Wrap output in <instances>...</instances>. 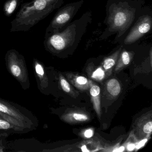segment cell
<instances>
[{"instance_id":"obj_1","label":"cell","mask_w":152,"mask_h":152,"mask_svg":"<svg viewBox=\"0 0 152 152\" xmlns=\"http://www.w3.org/2000/svg\"><path fill=\"white\" fill-rule=\"evenodd\" d=\"M142 0H107L104 23L106 27L99 39L116 34L114 42L121 40L142 14Z\"/></svg>"},{"instance_id":"obj_2","label":"cell","mask_w":152,"mask_h":152,"mask_svg":"<svg viewBox=\"0 0 152 152\" xmlns=\"http://www.w3.org/2000/svg\"><path fill=\"white\" fill-rule=\"evenodd\" d=\"M92 16L91 11H87L60 31L45 34L43 44L46 49L56 55L75 49L91 24Z\"/></svg>"},{"instance_id":"obj_3","label":"cell","mask_w":152,"mask_h":152,"mask_svg":"<svg viewBox=\"0 0 152 152\" xmlns=\"http://www.w3.org/2000/svg\"><path fill=\"white\" fill-rule=\"evenodd\" d=\"M64 3V0H32L23 3L15 19L10 23V32L28 31L54 10L61 7Z\"/></svg>"},{"instance_id":"obj_4","label":"cell","mask_w":152,"mask_h":152,"mask_svg":"<svg viewBox=\"0 0 152 152\" xmlns=\"http://www.w3.org/2000/svg\"><path fill=\"white\" fill-rule=\"evenodd\" d=\"M84 3L80 0L60 7L46 30V33H57L68 25Z\"/></svg>"},{"instance_id":"obj_5","label":"cell","mask_w":152,"mask_h":152,"mask_svg":"<svg viewBox=\"0 0 152 152\" xmlns=\"http://www.w3.org/2000/svg\"><path fill=\"white\" fill-rule=\"evenodd\" d=\"M142 13L143 12L125 36L119 41L121 42V45L124 46L133 44L151 31L152 15L148 13L143 14Z\"/></svg>"},{"instance_id":"obj_6","label":"cell","mask_w":152,"mask_h":152,"mask_svg":"<svg viewBox=\"0 0 152 152\" xmlns=\"http://www.w3.org/2000/svg\"><path fill=\"white\" fill-rule=\"evenodd\" d=\"M67 77L71 83L80 90H87L89 89L93 84L91 80L84 76L68 74Z\"/></svg>"},{"instance_id":"obj_7","label":"cell","mask_w":152,"mask_h":152,"mask_svg":"<svg viewBox=\"0 0 152 152\" xmlns=\"http://www.w3.org/2000/svg\"><path fill=\"white\" fill-rule=\"evenodd\" d=\"M134 55L133 51H128L123 48L116 62L115 72H120L128 66L130 63Z\"/></svg>"},{"instance_id":"obj_8","label":"cell","mask_w":152,"mask_h":152,"mask_svg":"<svg viewBox=\"0 0 152 152\" xmlns=\"http://www.w3.org/2000/svg\"><path fill=\"white\" fill-rule=\"evenodd\" d=\"M123 47L124 46L121 44L119 47H117L116 50L114 51L113 54H111L109 56L105 58L104 59L103 63V67L107 72L108 73H110L111 72L112 68L117 62Z\"/></svg>"},{"instance_id":"obj_9","label":"cell","mask_w":152,"mask_h":152,"mask_svg":"<svg viewBox=\"0 0 152 152\" xmlns=\"http://www.w3.org/2000/svg\"><path fill=\"white\" fill-rule=\"evenodd\" d=\"M90 93L91 101L94 109L99 118L101 116V105H100V89L97 85L92 84L90 88Z\"/></svg>"},{"instance_id":"obj_10","label":"cell","mask_w":152,"mask_h":152,"mask_svg":"<svg viewBox=\"0 0 152 152\" xmlns=\"http://www.w3.org/2000/svg\"><path fill=\"white\" fill-rule=\"evenodd\" d=\"M63 117L65 121L71 123L83 122L89 120L88 115L83 112H71L66 114Z\"/></svg>"},{"instance_id":"obj_11","label":"cell","mask_w":152,"mask_h":152,"mask_svg":"<svg viewBox=\"0 0 152 152\" xmlns=\"http://www.w3.org/2000/svg\"><path fill=\"white\" fill-rule=\"evenodd\" d=\"M20 4V0H7L3 6L4 15L7 17L11 16Z\"/></svg>"},{"instance_id":"obj_12","label":"cell","mask_w":152,"mask_h":152,"mask_svg":"<svg viewBox=\"0 0 152 152\" xmlns=\"http://www.w3.org/2000/svg\"><path fill=\"white\" fill-rule=\"evenodd\" d=\"M107 92L113 96L119 95L121 91V87L118 81L116 79H112L107 81L106 84Z\"/></svg>"},{"instance_id":"obj_13","label":"cell","mask_w":152,"mask_h":152,"mask_svg":"<svg viewBox=\"0 0 152 152\" xmlns=\"http://www.w3.org/2000/svg\"><path fill=\"white\" fill-rule=\"evenodd\" d=\"M60 83L61 88L65 92L68 93L70 96L74 97H75L76 96H78V94H75V93L74 91H73V89L72 88L69 83L64 78V76H61L60 77Z\"/></svg>"},{"instance_id":"obj_14","label":"cell","mask_w":152,"mask_h":152,"mask_svg":"<svg viewBox=\"0 0 152 152\" xmlns=\"http://www.w3.org/2000/svg\"><path fill=\"white\" fill-rule=\"evenodd\" d=\"M104 76L105 71L101 66L97 68L91 74V78L97 81H100L103 80Z\"/></svg>"},{"instance_id":"obj_15","label":"cell","mask_w":152,"mask_h":152,"mask_svg":"<svg viewBox=\"0 0 152 152\" xmlns=\"http://www.w3.org/2000/svg\"><path fill=\"white\" fill-rule=\"evenodd\" d=\"M141 124L139 126L140 129L143 133L145 134H151L152 131V122L150 120L141 122Z\"/></svg>"},{"instance_id":"obj_16","label":"cell","mask_w":152,"mask_h":152,"mask_svg":"<svg viewBox=\"0 0 152 152\" xmlns=\"http://www.w3.org/2000/svg\"><path fill=\"white\" fill-rule=\"evenodd\" d=\"M7 58L13 63L10 66V70H11L12 74L15 77H18L20 76L21 74V70L20 69V66L16 64H14L13 60L7 54Z\"/></svg>"},{"instance_id":"obj_17","label":"cell","mask_w":152,"mask_h":152,"mask_svg":"<svg viewBox=\"0 0 152 152\" xmlns=\"http://www.w3.org/2000/svg\"><path fill=\"white\" fill-rule=\"evenodd\" d=\"M35 67L36 72L38 75L41 76H43L44 75V70H43V67L39 63H36Z\"/></svg>"},{"instance_id":"obj_18","label":"cell","mask_w":152,"mask_h":152,"mask_svg":"<svg viewBox=\"0 0 152 152\" xmlns=\"http://www.w3.org/2000/svg\"><path fill=\"white\" fill-rule=\"evenodd\" d=\"M0 112H3V113L9 114L10 115L12 114V111L10 110L9 108L7 107L5 105L1 103H0Z\"/></svg>"},{"instance_id":"obj_19","label":"cell","mask_w":152,"mask_h":152,"mask_svg":"<svg viewBox=\"0 0 152 152\" xmlns=\"http://www.w3.org/2000/svg\"><path fill=\"white\" fill-rule=\"evenodd\" d=\"M9 123L4 120H0V129H7L10 128Z\"/></svg>"},{"instance_id":"obj_20","label":"cell","mask_w":152,"mask_h":152,"mask_svg":"<svg viewBox=\"0 0 152 152\" xmlns=\"http://www.w3.org/2000/svg\"><path fill=\"white\" fill-rule=\"evenodd\" d=\"M147 141V139H144L140 141L137 144L135 148L137 149V150H138V149L141 148V147H142L145 145V143H146Z\"/></svg>"},{"instance_id":"obj_21","label":"cell","mask_w":152,"mask_h":152,"mask_svg":"<svg viewBox=\"0 0 152 152\" xmlns=\"http://www.w3.org/2000/svg\"><path fill=\"white\" fill-rule=\"evenodd\" d=\"M93 131L91 129H89L85 131L84 133V137L86 138H91L93 136Z\"/></svg>"},{"instance_id":"obj_22","label":"cell","mask_w":152,"mask_h":152,"mask_svg":"<svg viewBox=\"0 0 152 152\" xmlns=\"http://www.w3.org/2000/svg\"><path fill=\"white\" fill-rule=\"evenodd\" d=\"M137 144L129 142L127 145V149L129 151H132L135 149Z\"/></svg>"},{"instance_id":"obj_23","label":"cell","mask_w":152,"mask_h":152,"mask_svg":"<svg viewBox=\"0 0 152 152\" xmlns=\"http://www.w3.org/2000/svg\"><path fill=\"white\" fill-rule=\"evenodd\" d=\"M124 149H125L124 147L121 146V147L119 148H117V149H114L113 151L115 152H123Z\"/></svg>"},{"instance_id":"obj_24","label":"cell","mask_w":152,"mask_h":152,"mask_svg":"<svg viewBox=\"0 0 152 152\" xmlns=\"http://www.w3.org/2000/svg\"><path fill=\"white\" fill-rule=\"evenodd\" d=\"M82 151L83 152H90L89 150H88L87 149V147L85 145H84L83 146L81 147Z\"/></svg>"}]
</instances>
